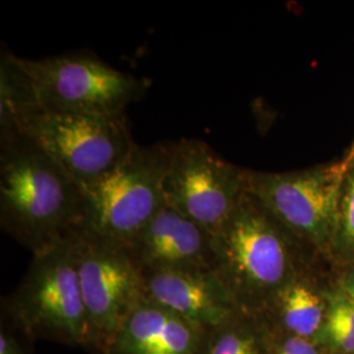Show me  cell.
<instances>
[{
  "instance_id": "1",
  "label": "cell",
  "mask_w": 354,
  "mask_h": 354,
  "mask_svg": "<svg viewBox=\"0 0 354 354\" xmlns=\"http://www.w3.org/2000/svg\"><path fill=\"white\" fill-rule=\"evenodd\" d=\"M301 243L248 187L213 235L214 273L243 314L263 317L302 273Z\"/></svg>"
},
{
  "instance_id": "2",
  "label": "cell",
  "mask_w": 354,
  "mask_h": 354,
  "mask_svg": "<svg viewBox=\"0 0 354 354\" xmlns=\"http://www.w3.org/2000/svg\"><path fill=\"white\" fill-rule=\"evenodd\" d=\"M80 187L26 140L0 150V226L33 254L68 239L80 227Z\"/></svg>"
},
{
  "instance_id": "3",
  "label": "cell",
  "mask_w": 354,
  "mask_h": 354,
  "mask_svg": "<svg viewBox=\"0 0 354 354\" xmlns=\"http://www.w3.org/2000/svg\"><path fill=\"white\" fill-rule=\"evenodd\" d=\"M3 314L30 340L87 349V315L71 236L33 254L24 279L3 301Z\"/></svg>"
},
{
  "instance_id": "4",
  "label": "cell",
  "mask_w": 354,
  "mask_h": 354,
  "mask_svg": "<svg viewBox=\"0 0 354 354\" xmlns=\"http://www.w3.org/2000/svg\"><path fill=\"white\" fill-rule=\"evenodd\" d=\"M171 143H136L127 158L104 176L79 185L83 221L76 232L129 245L165 205V174Z\"/></svg>"
},
{
  "instance_id": "5",
  "label": "cell",
  "mask_w": 354,
  "mask_h": 354,
  "mask_svg": "<svg viewBox=\"0 0 354 354\" xmlns=\"http://www.w3.org/2000/svg\"><path fill=\"white\" fill-rule=\"evenodd\" d=\"M20 61L44 112L125 115L127 106L140 100L147 89L145 80L92 54Z\"/></svg>"
},
{
  "instance_id": "6",
  "label": "cell",
  "mask_w": 354,
  "mask_h": 354,
  "mask_svg": "<svg viewBox=\"0 0 354 354\" xmlns=\"http://www.w3.org/2000/svg\"><path fill=\"white\" fill-rule=\"evenodd\" d=\"M71 238L87 315V351L109 354L125 320L146 299L145 277L127 245L82 232Z\"/></svg>"
},
{
  "instance_id": "7",
  "label": "cell",
  "mask_w": 354,
  "mask_h": 354,
  "mask_svg": "<svg viewBox=\"0 0 354 354\" xmlns=\"http://www.w3.org/2000/svg\"><path fill=\"white\" fill-rule=\"evenodd\" d=\"M21 140L49 156L77 185L88 184L112 171L136 146L127 115L44 111L26 120Z\"/></svg>"
},
{
  "instance_id": "8",
  "label": "cell",
  "mask_w": 354,
  "mask_h": 354,
  "mask_svg": "<svg viewBox=\"0 0 354 354\" xmlns=\"http://www.w3.org/2000/svg\"><path fill=\"white\" fill-rule=\"evenodd\" d=\"M248 169L230 163L205 140H175L163 184L165 205L213 236L248 188Z\"/></svg>"
},
{
  "instance_id": "9",
  "label": "cell",
  "mask_w": 354,
  "mask_h": 354,
  "mask_svg": "<svg viewBox=\"0 0 354 354\" xmlns=\"http://www.w3.org/2000/svg\"><path fill=\"white\" fill-rule=\"evenodd\" d=\"M344 180L336 163L291 172L250 171L248 187L298 239L333 251Z\"/></svg>"
},
{
  "instance_id": "10",
  "label": "cell",
  "mask_w": 354,
  "mask_h": 354,
  "mask_svg": "<svg viewBox=\"0 0 354 354\" xmlns=\"http://www.w3.org/2000/svg\"><path fill=\"white\" fill-rule=\"evenodd\" d=\"M127 250L142 273L214 272L213 236L167 205Z\"/></svg>"
},
{
  "instance_id": "11",
  "label": "cell",
  "mask_w": 354,
  "mask_h": 354,
  "mask_svg": "<svg viewBox=\"0 0 354 354\" xmlns=\"http://www.w3.org/2000/svg\"><path fill=\"white\" fill-rule=\"evenodd\" d=\"M146 298L210 330L241 314L214 272L143 273Z\"/></svg>"
},
{
  "instance_id": "12",
  "label": "cell",
  "mask_w": 354,
  "mask_h": 354,
  "mask_svg": "<svg viewBox=\"0 0 354 354\" xmlns=\"http://www.w3.org/2000/svg\"><path fill=\"white\" fill-rule=\"evenodd\" d=\"M207 330L143 299L118 330L109 354H203Z\"/></svg>"
},
{
  "instance_id": "13",
  "label": "cell",
  "mask_w": 354,
  "mask_h": 354,
  "mask_svg": "<svg viewBox=\"0 0 354 354\" xmlns=\"http://www.w3.org/2000/svg\"><path fill=\"white\" fill-rule=\"evenodd\" d=\"M39 109L36 91L20 57L1 48L0 57V150L21 140L26 120Z\"/></svg>"
},
{
  "instance_id": "14",
  "label": "cell",
  "mask_w": 354,
  "mask_h": 354,
  "mask_svg": "<svg viewBox=\"0 0 354 354\" xmlns=\"http://www.w3.org/2000/svg\"><path fill=\"white\" fill-rule=\"evenodd\" d=\"M326 313L319 292L302 272L279 291L261 317L274 328L311 340L324 326Z\"/></svg>"
},
{
  "instance_id": "15",
  "label": "cell",
  "mask_w": 354,
  "mask_h": 354,
  "mask_svg": "<svg viewBox=\"0 0 354 354\" xmlns=\"http://www.w3.org/2000/svg\"><path fill=\"white\" fill-rule=\"evenodd\" d=\"M268 327L261 317L239 314L207 330L203 354H266Z\"/></svg>"
},
{
  "instance_id": "16",
  "label": "cell",
  "mask_w": 354,
  "mask_h": 354,
  "mask_svg": "<svg viewBox=\"0 0 354 354\" xmlns=\"http://www.w3.org/2000/svg\"><path fill=\"white\" fill-rule=\"evenodd\" d=\"M323 327L333 348L354 353V304L344 294L330 299Z\"/></svg>"
},
{
  "instance_id": "17",
  "label": "cell",
  "mask_w": 354,
  "mask_h": 354,
  "mask_svg": "<svg viewBox=\"0 0 354 354\" xmlns=\"http://www.w3.org/2000/svg\"><path fill=\"white\" fill-rule=\"evenodd\" d=\"M335 250L354 259V169L345 175L342 185Z\"/></svg>"
},
{
  "instance_id": "18",
  "label": "cell",
  "mask_w": 354,
  "mask_h": 354,
  "mask_svg": "<svg viewBox=\"0 0 354 354\" xmlns=\"http://www.w3.org/2000/svg\"><path fill=\"white\" fill-rule=\"evenodd\" d=\"M266 354H320L311 340L290 335L266 323Z\"/></svg>"
},
{
  "instance_id": "19",
  "label": "cell",
  "mask_w": 354,
  "mask_h": 354,
  "mask_svg": "<svg viewBox=\"0 0 354 354\" xmlns=\"http://www.w3.org/2000/svg\"><path fill=\"white\" fill-rule=\"evenodd\" d=\"M26 335L4 317L0 326V354H30L26 348ZM30 340V339H29Z\"/></svg>"
},
{
  "instance_id": "20",
  "label": "cell",
  "mask_w": 354,
  "mask_h": 354,
  "mask_svg": "<svg viewBox=\"0 0 354 354\" xmlns=\"http://www.w3.org/2000/svg\"><path fill=\"white\" fill-rule=\"evenodd\" d=\"M342 294L354 304V269L342 279Z\"/></svg>"
},
{
  "instance_id": "21",
  "label": "cell",
  "mask_w": 354,
  "mask_h": 354,
  "mask_svg": "<svg viewBox=\"0 0 354 354\" xmlns=\"http://www.w3.org/2000/svg\"><path fill=\"white\" fill-rule=\"evenodd\" d=\"M340 168H342L344 175H346L348 172L354 169V142L351 147V150L346 153V156L340 162Z\"/></svg>"
}]
</instances>
